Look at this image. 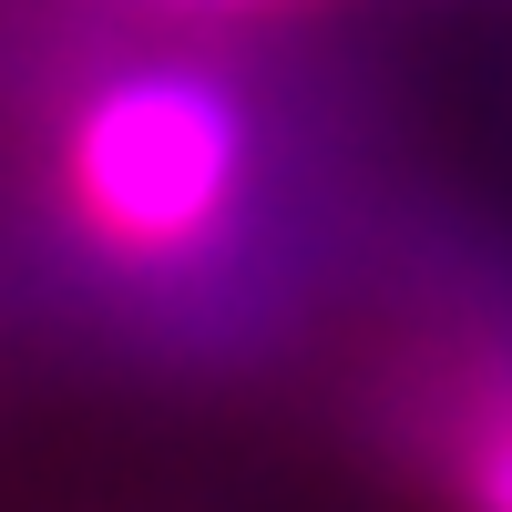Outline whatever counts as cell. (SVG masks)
<instances>
[{
    "mask_svg": "<svg viewBox=\"0 0 512 512\" xmlns=\"http://www.w3.org/2000/svg\"><path fill=\"white\" fill-rule=\"evenodd\" d=\"M267 195V144L226 62L134 52L103 62L52 123V205L113 287L226 318L246 226Z\"/></svg>",
    "mask_w": 512,
    "mask_h": 512,
    "instance_id": "obj_1",
    "label": "cell"
},
{
    "mask_svg": "<svg viewBox=\"0 0 512 512\" xmlns=\"http://www.w3.org/2000/svg\"><path fill=\"white\" fill-rule=\"evenodd\" d=\"M369 420L431 512H512V256L451 236L410 267V318L379 349Z\"/></svg>",
    "mask_w": 512,
    "mask_h": 512,
    "instance_id": "obj_2",
    "label": "cell"
},
{
    "mask_svg": "<svg viewBox=\"0 0 512 512\" xmlns=\"http://www.w3.org/2000/svg\"><path fill=\"white\" fill-rule=\"evenodd\" d=\"M144 21H185V31H246V21H287V11H318V0H123Z\"/></svg>",
    "mask_w": 512,
    "mask_h": 512,
    "instance_id": "obj_3",
    "label": "cell"
}]
</instances>
